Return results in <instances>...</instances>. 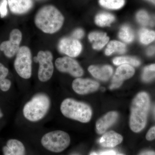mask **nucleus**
I'll use <instances>...</instances> for the list:
<instances>
[{
  "instance_id": "f257e3e1",
  "label": "nucleus",
  "mask_w": 155,
  "mask_h": 155,
  "mask_svg": "<svg viewBox=\"0 0 155 155\" xmlns=\"http://www.w3.org/2000/svg\"><path fill=\"white\" fill-rule=\"evenodd\" d=\"M64 17L55 6L47 5L42 7L35 15V23L43 32L54 34L58 31L64 24Z\"/></svg>"
},
{
  "instance_id": "f03ea898",
  "label": "nucleus",
  "mask_w": 155,
  "mask_h": 155,
  "mask_svg": "<svg viewBox=\"0 0 155 155\" xmlns=\"http://www.w3.org/2000/svg\"><path fill=\"white\" fill-rule=\"evenodd\" d=\"M150 105V98L147 93L142 92L134 97L130 107L129 120V126L133 132L138 133L145 127Z\"/></svg>"
},
{
  "instance_id": "7ed1b4c3",
  "label": "nucleus",
  "mask_w": 155,
  "mask_h": 155,
  "mask_svg": "<svg viewBox=\"0 0 155 155\" xmlns=\"http://www.w3.org/2000/svg\"><path fill=\"white\" fill-rule=\"evenodd\" d=\"M60 109L65 117L81 123L88 122L92 116L91 108L88 104L70 98L63 101Z\"/></svg>"
},
{
  "instance_id": "20e7f679",
  "label": "nucleus",
  "mask_w": 155,
  "mask_h": 155,
  "mask_svg": "<svg viewBox=\"0 0 155 155\" xmlns=\"http://www.w3.org/2000/svg\"><path fill=\"white\" fill-rule=\"evenodd\" d=\"M50 105L49 98L46 94L42 93L37 94L23 107V116L30 122H38L47 114Z\"/></svg>"
},
{
  "instance_id": "39448f33",
  "label": "nucleus",
  "mask_w": 155,
  "mask_h": 155,
  "mask_svg": "<svg viewBox=\"0 0 155 155\" xmlns=\"http://www.w3.org/2000/svg\"><path fill=\"white\" fill-rule=\"evenodd\" d=\"M70 143L69 134L61 130H54L45 134L41 140L43 146L54 153L63 151L69 146Z\"/></svg>"
},
{
  "instance_id": "423d86ee",
  "label": "nucleus",
  "mask_w": 155,
  "mask_h": 155,
  "mask_svg": "<svg viewBox=\"0 0 155 155\" xmlns=\"http://www.w3.org/2000/svg\"><path fill=\"white\" fill-rule=\"evenodd\" d=\"M31 54L30 50L27 47L22 46L19 48L14 63V67L17 74L24 79H29L31 77Z\"/></svg>"
},
{
  "instance_id": "0eeeda50",
  "label": "nucleus",
  "mask_w": 155,
  "mask_h": 155,
  "mask_svg": "<svg viewBox=\"0 0 155 155\" xmlns=\"http://www.w3.org/2000/svg\"><path fill=\"white\" fill-rule=\"evenodd\" d=\"M53 59L52 54L48 51H40L37 57L34 58L35 61L39 64L38 78L41 81L46 82L52 76L54 71Z\"/></svg>"
},
{
  "instance_id": "6e6552de",
  "label": "nucleus",
  "mask_w": 155,
  "mask_h": 155,
  "mask_svg": "<svg viewBox=\"0 0 155 155\" xmlns=\"http://www.w3.org/2000/svg\"><path fill=\"white\" fill-rule=\"evenodd\" d=\"M56 68L61 72L69 73L73 77L79 78L84 74L83 69L77 61L69 57L58 58L55 61Z\"/></svg>"
},
{
  "instance_id": "1a4fd4ad",
  "label": "nucleus",
  "mask_w": 155,
  "mask_h": 155,
  "mask_svg": "<svg viewBox=\"0 0 155 155\" xmlns=\"http://www.w3.org/2000/svg\"><path fill=\"white\" fill-rule=\"evenodd\" d=\"M22 39L21 31L18 29H13L10 34L9 40L2 42L0 45V50L4 52L7 58H12L19 50Z\"/></svg>"
},
{
  "instance_id": "9d476101",
  "label": "nucleus",
  "mask_w": 155,
  "mask_h": 155,
  "mask_svg": "<svg viewBox=\"0 0 155 155\" xmlns=\"http://www.w3.org/2000/svg\"><path fill=\"white\" fill-rule=\"evenodd\" d=\"M58 49L60 52L70 58H75L80 54L82 45L78 40L72 37H64L58 43Z\"/></svg>"
},
{
  "instance_id": "9b49d317",
  "label": "nucleus",
  "mask_w": 155,
  "mask_h": 155,
  "mask_svg": "<svg viewBox=\"0 0 155 155\" xmlns=\"http://www.w3.org/2000/svg\"><path fill=\"white\" fill-rule=\"evenodd\" d=\"M99 84L95 81L77 78L72 83V88L77 94L85 95L97 91Z\"/></svg>"
},
{
  "instance_id": "f8f14e48",
  "label": "nucleus",
  "mask_w": 155,
  "mask_h": 155,
  "mask_svg": "<svg viewBox=\"0 0 155 155\" xmlns=\"http://www.w3.org/2000/svg\"><path fill=\"white\" fill-rule=\"evenodd\" d=\"M134 68L128 64H122L116 69L110 87L111 90L118 88L122 85L123 81L132 77L134 75Z\"/></svg>"
},
{
  "instance_id": "ddd939ff",
  "label": "nucleus",
  "mask_w": 155,
  "mask_h": 155,
  "mask_svg": "<svg viewBox=\"0 0 155 155\" xmlns=\"http://www.w3.org/2000/svg\"><path fill=\"white\" fill-rule=\"evenodd\" d=\"M119 114L116 111H110L104 115L97 121L96 130L98 134H103L117 121Z\"/></svg>"
},
{
  "instance_id": "4468645a",
  "label": "nucleus",
  "mask_w": 155,
  "mask_h": 155,
  "mask_svg": "<svg viewBox=\"0 0 155 155\" xmlns=\"http://www.w3.org/2000/svg\"><path fill=\"white\" fill-rule=\"evenodd\" d=\"M10 11L17 15L25 14L33 8V0H8Z\"/></svg>"
},
{
  "instance_id": "2eb2a0df",
  "label": "nucleus",
  "mask_w": 155,
  "mask_h": 155,
  "mask_svg": "<svg viewBox=\"0 0 155 155\" xmlns=\"http://www.w3.org/2000/svg\"><path fill=\"white\" fill-rule=\"evenodd\" d=\"M88 70L95 78L104 81L109 80L113 73V68L109 65L101 67L91 65L88 67Z\"/></svg>"
},
{
  "instance_id": "dca6fc26",
  "label": "nucleus",
  "mask_w": 155,
  "mask_h": 155,
  "mask_svg": "<svg viewBox=\"0 0 155 155\" xmlns=\"http://www.w3.org/2000/svg\"><path fill=\"white\" fill-rule=\"evenodd\" d=\"M2 150L4 155H25L24 145L17 139L9 140Z\"/></svg>"
},
{
  "instance_id": "f3484780",
  "label": "nucleus",
  "mask_w": 155,
  "mask_h": 155,
  "mask_svg": "<svg viewBox=\"0 0 155 155\" xmlns=\"http://www.w3.org/2000/svg\"><path fill=\"white\" fill-rule=\"evenodd\" d=\"M123 140V137L121 134L111 130L104 134L99 143L102 146L105 147L112 148L121 143Z\"/></svg>"
},
{
  "instance_id": "a211bd4d",
  "label": "nucleus",
  "mask_w": 155,
  "mask_h": 155,
  "mask_svg": "<svg viewBox=\"0 0 155 155\" xmlns=\"http://www.w3.org/2000/svg\"><path fill=\"white\" fill-rule=\"evenodd\" d=\"M88 39L92 44V47L95 50H99L105 46L109 41L107 34L102 32L94 31L88 35Z\"/></svg>"
},
{
  "instance_id": "6ab92c4d",
  "label": "nucleus",
  "mask_w": 155,
  "mask_h": 155,
  "mask_svg": "<svg viewBox=\"0 0 155 155\" xmlns=\"http://www.w3.org/2000/svg\"><path fill=\"white\" fill-rule=\"evenodd\" d=\"M115 17L110 13L103 12L97 14L95 18L96 24L101 27L110 26L111 23L115 20Z\"/></svg>"
},
{
  "instance_id": "aec40b11",
  "label": "nucleus",
  "mask_w": 155,
  "mask_h": 155,
  "mask_svg": "<svg viewBox=\"0 0 155 155\" xmlns=\"http://www.w3.org/2000/svg\"><path fill=\"white\" fill-rule=\"evenodd\" d=\"M126 46L123 43L112 41L109 43L105 50L106 55L110 56L114 53L123 54L126 51Z\"/></svg>"
},
{
  "instance_id": "412c9836",
  "label": "nucleus",
  "mask_w": 155,
  "mask_h": 155,
  "mask_svg": "<svg viewBox=\"0 0 155 155\" xmlns=\"http://www.w3.org/2000/svg\"><path fill=\"white\" fill-rule=\"evenodd\" d=\"M139 39L141 43L148 45L155 39V32L147 28H142L139 31Z\"/></svg>"
},
{
  "instance_id": "4be33fe9",
  "label": "nucleus",
  "mask_w": 155,
  "mask_h": 155,
  "mask_svg": "<svg viewBox=\"0 0 155 155\" xmlns=\"http://www.w3.org/2000/svg\"><path fill=\"white\" fill-rule=\"evenodd\" d=\"M120 39L126 43H130L134 39V34L133 31L129 26L123 25L120 29L119 33Z\"/></svg>"
},
{
  "instance_id": "5701e85b",
  "label": "nucleus",
  "mask_w": 155,
  "mask_h": 155,
  "mask_svg": "<svg viewBox=\"0 0 155 155\" xmlns=\"http://www.w3.org/2000/svg\"><path fill=\"white\" fill-rule=\"evenodd\" d=\"M100 5L106 8L118 10L125 5V0H99Z\"/></svg>"
},
{
  "instance_id": "b1692460",
  "label": "nucleus",
  "mask_w": 155,
  "mask_h": 155,
  "mask_svg": "<svg viewBox=\"0 0 155 155\" xmlns=\"http://www.w3.org/2000/svg\"><path fill=\"white\" fill-rule=\"evenodd\" d=\"M113 63L116 65L128 64L134 67H137L140 65V62L135 58L127 57H117L114 58Z\"/></svg>"
},
{
  "instance_id": "393cba45",
  "label": "nucleus",
  "mask_w": 155,
  "mask_h": 155,
  "mask_svg": "<svg viewBox=\"0 0 155 155\" xmlns=\"http://www.w3.org/2000/svg\"><path fill=\"white\" fill-rule=\"evenodd\" d=\"M142 78L145 82H148L155 78V64L145 67Z\"/></svg>"
},
{
  "instance_id": "a878e982",
  "label": "nucleus",
  "mask_w": 155,
  "mask_h": 155,
  "mask_svg": "<svg viewBox=\"0 0 155 155\" xmlns=\"http://www.w3.org/2000/svg\"><path fill=\"white\" fill-rule=\"evenodd\" d=\"M137 22L143 26H146L150 23V17L147 12L144 10H140L136 14Z\"/></svg>"
},
{
  "instance_id": "bb28decb",
  "label": "nucleus",
  "mask_w": 155,
  "mask_h": 155,
  "mask_svg": "<svg viewBox=\"0 0 155 155\" xmlns=\"http://www.w3.org/2000/svg\"><path fill=\"white\" fill-rule=\"evenodd\" d=\"M8 0H2L0 3V16L2 18H4L8 14Z\"/></svg>"
},
{
  "instance_id": "cd10ccee",
  "label": "nucleus",
  "mask_w": 155,
  "mask_h": 155,
  "mask_svg": "<svg viewBox=\"0 0 155 155\" xmlns=\"http://www.w3.org/2000/svg\"><path fill=\"white\" fill-rule=\"evenodd\" d=\"M9 73L8 68L5 67L3 64L0 63V83L6 79Z\"/></svg>"
},
{
  "instance_id": "c85d7f7f",
  "label": "nucleus",
  "mask_w": 155,
  "mask_h": 155,
  "mask_svg": "<svg viewBox=\"0 0 155 155\" xmlns=\"http://www.w3.org/2000/svg\"><path fill=\"white\" fill-rule=\"evenodd\" d=\"M11 81L6 78L5 80L0 83V89L4 92L8 91L11 88Z\"/></svg>"
},
{
  "instance_id": "c756f323",
  "label": "nucleus",
  "mask_w": 155,
  "mask_h": 155,
  "mask_svg": "<svg viewBox=\"0 0 155 155\" xmlns=\"http://www.w3.org/2000/svg\"><path fill=\"white\" fill-rule=\"evenodd\" d=\"M84 35V31L81 28H77L75 29L72 35V38L78 40L80 39L83 37Z\"/></svg>"
},
{
  "instance_id": "7c9ffc66",
  "label": "nucleus",
  "mask_w": 155,
  "mask_h": 155,
  "mask_svg": "<svg viewBox=\"0 0 155 155\" xmlns=\"http://www.w3.org/2000/svg\"><path fill=\"white\" fill-rule=\"evenodd\" d=\"M146 139L148 140H152L155 139V126L149 130L147 134Z\"/></svg>"
},
{
  "instance_id": "2f4dec72",
  "label": "nucleus",
  "mask_w": 155,
  "mask_h": 155,
  "mask_svg": "<svg viewBox=\"0 0 155 155\" xmlns=\"http://www.w3.org/2000/svg\"><path fill=\"white\" fill-rule=\"evenodd\" d=\"M99 155H116V152L114 150H107L101 153Z\"/></svg>"
},
{
  "instance_id": "473e14b6",
  "label": "nucleus",
  "mask_w": 155,
  "mask_h": 155,
  "mask_svg": "<svg viewBox=\"0 0 155 155\" xmlns=\"http://www.w3.org/2000/svg\"><path fill=\"white\" fill-rule=\"evenodd\" d=\"M155 53V47H150L148 49L147 51V54L148 55H153Z\"/></svg>"
},
{
  "instance_id": "72a5a7b5",
  "label": "nucleus",
  "mask_w": 155,
  "mask_h": 155,
  "mask_svg": "<svg viewBox=\"0 0 155 155\" xmlns=\"http://www.w3.org/2000/svg\"><path fill=\"white\" fill-rule=\"evenodd\" d=\"M139 155H155V152L153 151H146L141 153Z\"/></svg>"
},
{
  "instance_id": "f704fd0d",
  "label": "nucleus",
  "mask_w": 155,
  "mask_h": 155,
  "mask_svg": "<svg viewBox=\"0 0 155 155\" xmlns=\"http://www.w3.org/2000/svg\"><path fill=\"white\" fill-rule=\"evenodd\" d=\"M146 1L150 2L151 3H153V4L155 5V0H146Z\"/></svg>"
},
{
  "instance_id": "c9c22d12",
  "label": "nucleus",
  "mask_w": 155,
  "mask_h": 155,
  "mask_svg": "<svg viewBox=\"0 0 155 155\" xmlns=\"http://www.w3.org/2000/svg\"><path fill=\"white\" fill-rule=\"evenodd\" d=\"M3 116V114L2 112V110H1V109H0V119L2 118Z\"/></svg>"
},
{
  "instance_id": "e433bc0d",
  "label": "nucleus",
  "mask_w": 155,
  "mask_h": 155,
  "mask_svg": "<svg viewBox=\"0 0 155 155\" xmlns=\"http://www.w3.org/2000/svg\"><path fill=\"white\" fill-rule=\"evenodd\" d=\"M90 155H99L98 154H97V153H96L95 152H92L90 154Z\"/></svg>"
},
{
  "instance_id": "4c0bfd02",
  "label": "nucleus",
  "mask_w": 155,
  "mask_h": 155,
  "mask_svg": "<svg viewBox=\"0 0 155 155\" xmlns=\"http://www.w3.org/2000/svg\"><path fill=\"white\" fill-rule=\"evenodd\" d=\"M117 155H124V154H118Z\"/></svg>"
},
{
  "instance_id": "58836bf2",
  "label": "nucleus",
  "mask_w": 155,
  "mask_h": 155,
  "mask_svg": "<svg viewBox=\"0 0 155 155\" xmlns=\"http://www.w3.org/2000/svg\"><path fill=\"white\" fill-rule=\"evenodd\" d=\"M154 114H155V109H154Z\"/></svg>"
},
{
  "instance_id": "ea45409f",
  "label": "nucleus",
  "mask_w": 155,
  "mask_h": 155,
  "mask_svg": "<svg viewBox=\"0 0 155 155\" xmlns=\"http://www.w3.org/2000/svg\"></svg>"
}]
</instances>
